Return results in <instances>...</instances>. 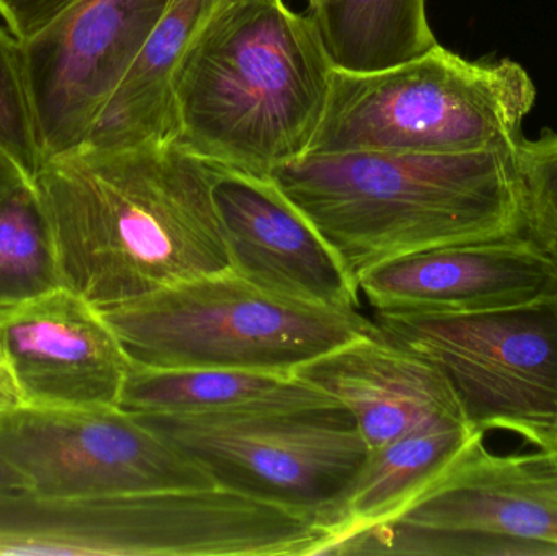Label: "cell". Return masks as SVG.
Returning <instances> with one entry per match:
<instances>
[{
    "instance_id": "1",
    "label": "cell",
    "mask_w": 557,
    "mask_h": 556,
    "mask_svg": "<svg viewBox=\"0 0 557 556\" xmlns=\"http://www.w3.org/2000/svg\"><path fill=\"white\" fill-rule=\"evenodd\" d=\"M215 176L176 140L46 157L33 186L64 286L103 310L231 270Z\"/></svg>"
},
{
    "instance_id": "2",
    "label": "cell",
    "mask_w": 557,
    "mask_h": 556,
    "mask_svg": "<svg viewBox=\"0 0 557 556\" xmlns=\"http://www.w3.org/2000/svg\"><path fill=\"white\" fill-rule=\"evenodd\" d=\"M270 178L354 281L393 258L527 231L517 147L310 153Z\"/></svg>"
},
{
    "instance_id": "3",
    "label": "cell",
    "mask_w": 557,
    "mask_h": 556,
    "mask_svg": "<svg viewBox=\"0 0 557 556\" xmlns=\"http://www.w3.org/2000/svg\"><path fill=\"white\" fill-rule=\"evenodd\" d=\"M334 69L310 12L284 0H240L176 75L175 140L208 162L270 176L307 156Z\"/></svg>"
},
{
    "instance_id": "4",
    "label": "cell",
    "mask_w": 557,
    "mask_h": 556,
    "mask_svg": "<svg viewBox=\"0 0 557 556\" xmlns=\"http://www.w3.org/2000/svg\"><path fill=\"white\" fill-rule=\"evenodd\" d=\"M536 100L529 72L434 45L379 71L334 69L310 153L474 152L517 147Z\"/></svg>"
},
{
    "instance_id": "5",
    "label": "cell",
    "mask_w": 557,
    "mask_h": 556,
    "mask_svg": "<svg viewBox=\"0 0 557 556\" xmlns=\"http://www.w3.org/2000/svg\"><path fill=\"white\" fill-rule=\"evenodd\" d=\"M131 362L153 369L294 372L379 326L359 310L288 299L234 270L100 310Z\"/></svg>"
},
{
    "instance_id": "6",
    "label": "cell",
    "mask_w": 557,
    "mask_h": 556,
    "mask_svg": "<svg viewBox=\"0 0 557 556\" xmlns=\"http://www.w3.org/2000/svg\"><path fill=\"white\" fill-rule=\"evenodd\" d=\"M389 342L447 379L471 427L553 450L557 413V293L530 306L471 313L373 312Z\"/></svg>"
},
{
    "instance_id": "7",
    "label": "cell",
    "mask_w": 557,
    "mask_h": 556,
    "mask_svg": "<svg viewBox=\"0 0 557 556\" xmlns=\"http://www.w3.org/2000/svg\"><path fill=\"white\" fill-rule=\"evenodd\" d=\"M326 555L557 556V454H494L480 437L401 515Z\"/></svg>"
},
{
    "instance_id": "8",
    "label": "cell",
    "mask_w": 557,
    "mask_h": 556,
    "mask_svg": "<svg viewBox=\"0 0 557 556\" xmlns=\"http://www.w3.org/2000/svg\"><path fill=\"white\" fill-rule=\"evenodd\" d=\"M215 485L321 518L369 456L337 404L232 415H139Z\"/></svg>"
},
{
    "instance_id": "9",
    "label": "cell",
    "mask_w": 557,
    "mask_h": 556,
    "mask_svg": "<svg viewBox=\"0 0 557 556\" xmlns=\"http://www.w3.org/2000/svg\"><path fill=\"white\" fill-rule=\"evenodd\" d=\"M0 459L26 489L59 498L215 486L139 415L121 407L3 411Z\"/></svg>"
},
{
    "instance_id": "10",
    "label": "cell",
    "mask_w": 557,
    "mask_h": 556,
    "mask_svg": "<svg viewBox=\"0 0 557 556\" xmlns=\"http://www.w3.org/2000/svg\"><path fill=\"white\" fill-rule=\"evenodd\" d=\"M169 0H75L25 46L46 157L84 146Z\"/></svg>"
},
{
    "instance_id": "11",
    "label": "cell",
    "mask_w": 557,
    "mask_h": 556,
    "mask_svg": "<svg viewBox=\"0 0 557 556\" xmlns=\"http://www.w3.org/2000/svg\"><path fill=\"white\" fill-rule=\"evenodd\" d=\"M0 356L38 408L120 407L133 366L100 310L65 286L0 307Z\"/></svg>"
},
{
    "instance_id": "12",
    "label": "cell",
    "mask_w": 557,
    "mask_h": 556,
    "mask_svg": "<svg viewBox=\"0 0 557 556\" xmlns=\"http://www.w3.org/2000/svg\"><path fill=\"white\" fill-rule=\"evenodd\" d=\"M356 284L373 312H490L555 296L557 261L525 231L393 258Z\"/></svg>"
},
{
    "instance_id": "13",
    "label": "cell",
    "mask_w": 557,
    "mask_h": 556,
    "mask_svg": "<svg viewBox=\"0 0 557 556\" xmlns=\"http://www.w3.org/2000/svg\"><path fill=\"white\" fill-rule=\"evenodd\" d=\"M214 165V198L227 238L231 270L288 299L359 310L356 281L273 180Z\"/></svg>"
},
{
    "instance_id": "14",
    "label": "cell",
    "mask_w": 557,
    "mask_h": 556,
    "mask_svg": "<svg viewBox=\"0 0 557 556\" xmlns=\"http://www.w3.org/2000/svg\"><path fill=\"white\" fill-rule=\"evenodd\" d=\"M294 374L346 408L369 449L437 418H465L438 369L382 333L352 339Z\"/></svg>"
},
{
    "instance_id": "15",
    "label": "cell",
    "mask_w": 557,
    "mask_h": 556,
    "mask_svg": "<svg viewBox=\"0 0 557 556\" xmlns=\"http://www.w3.org/2000/svg\"><path fill=\"white\" fill-rule=\"evenodd\" d=\"M237 2L240 0H169L85 144L127 147L175 140L176 75L215 20Z\"/></svg>"
},
{
    "instance_id": "16",
    "label": "cell",
    "mask_w": 557,
    "mask_h": 556,
    "mask_svg": "<svg viewBox=\"0 0 557 556\" xmlns=\"http://www.w3.org/2000/svg\"><path fill=\"white\" fill-rule=\"evenodd\" d=\"M483 431L461 417L429 421L370 449L349 489L321 515L330 542L323 554L350 535L392 521L418 499Z\"/></svg>"
},
{
    "instance_id": "17",
    "label": "cell",
    "mask_w": 557,
    "mask_h": 556,
    "mask_svg": "<svg viewBox=\"0 0 557 556\" xmlns=\"http://www.w3.org/2000/svg\"><path fill=\"white\" fill-rule=\"evenodd\" d=\"M140 493L59 498L0 485V555L143 556Z\"/></svg>"
},
{
    "instance_id": "18",
    "label": "cell",
    "mask_w": 557,
    "mask_h": 556,
    "mask_svg": "<svg viewBox=\"0 0 557 556\" xmlns=\"http://www.w3.org/2000/svg\"><path fill=\"white\" fill-rule=\"evenodd\" d=\"M294 372L245 369H153L133 365L120 407L134 415H232L331 405ZM339 405V404H337Z\"/></svg>"
},
{
    "instance_id": "19",
    "label": "cell",
    "mask_w": 557,
    "mask_h": 556,
    "mask_svg": "<svg viewBox=\"0 0 557 556\" xmlns=\"http://www.w3.org/2000/svg\"><path fill=\"white\" fill-rule=\"evenodd\" d=\"M308 12L346 71L392 67L437 45L425 0H320Z\"/></svg>"
},
{
    "instance_id": "20",
    "label": "cell",
    "mask_w": 557,
    "mask_h": 556,
    "mask_svg": "<svg viewBox=\"0 0 557 556\" xmlns=\"http://www.w3.org/2000/svg\"><path fill=\"white\" fill-rule=\"evenodd\" d=\"M64 286L33 183L0 196V307Z\"/></svg>"
},
{
    "instance_id": "21",
    "label": "cell",
    "mask_w": 557,
    "mask_h": 556,
    "mask_svg": "<svg viewBox=\"0 0 557 556\" xmlns=\"http://www.w3.org/2000/svg\"><path fill=\"white\" fill-rule=\"evenodd\" d=\"M0 150L29 180L45 160L26 71L25 46L0 26Z\"/></svg>"
},
{
    "instance_id": "22",
    "label": "cell",
    "mask_w": 557,
    "mask_h": 556,
    "mask_svg": "<svg viewBox=\"0 0 557 556\" xmlns=\"http://www.w3.org/2000/svg\"><path fill=\"white\" fill-rule=\"evenodd\" d=\"M517 165L527 206V232L540 244L557 245V133L522 137Z\"/></svg>"
},
{
    "instance_id": "23",
    "label": "cell",
    "mask_w": 557,
    "mask_h": 556,
    "mask_svg": "<svg viewBox=\"0 0 557 556\" xmlns=\"http://www.w3.org/2000/svg\"><path fill=\"white\" fill-rule=\"evenodd\" d=\"M75 0H0V18L16 38L26 41L51 25Z\"/></svg>"
},
{
    "instance_id": "24",
    "label": "cell",
    "mask_w": 557,
    "mask_h": 556,
    "mask_svg": "<svg viewBox=\"0 0 557 556\" xmlns=\"http://www.w3.org/2000/svg\"><path fill=\"white\" fill-rule=\"evenodd\" d=\"M25 404L18 382L5 359L0 356V413L22 407Z\"/></svg>"
},
{
    "instance_id": "25",
    "label": "cell",
    "mask_w": 557,
    "mask_h": 556,
    "mask_svg": "<svg viewBox=\"0 0 557 556\" xmlns=\"http://www.w3.org/2000/svg\"><path fill=\"white\" fill-rule=\"evenodd\" d=\"M33 183L18 165L0 150V196L20 188V186Z\"/></svg>"
},
{
    "instance_id": "26",
    "label": "cell",
    "mask_w": 557,
    "mask_h": 556,
    "mask_svg": "<svg viewBox=\"0 0 557 556\" xmlns=\"http://www.w3.org/2000/svg\"><path fill=\"white\" fill-rule=\"evenodd\" d=\"M0 485L25 486L23 485L22 479L16 475L15 470L7 466L2 459H0Z\"/></svg>"
},
{
    "instance_id": "27",
    "label": "cell",
    "mask_w": 557,
    "mask_h": 556,
    "mask_svg": "<svg viewBox=\"0 0 557 556\" xmlns=\"http://www.w3.org/2000/svg\"><path fill=\"white\" fill-rule=\"evenodd\" d=\"M543 247H545L546 250H548L549 254H552L553 257H555V260L557 261V245H543ZM553 453L557 454V413H556V428H555V446H553Z\"/></svg>"
},
{
    "instance_id": "28",
    "label": "cell",
    "mask_w": 557,
    "mask_h": 556,
    "mask_svg": "<svg viewBox=\"0 0 557 556\" xmlns=\"http://www.w3.org/2000/svg\"><path fill=\"white\" fill-rule=\"evenodd\" d=\"M307 2H308V10H310V9H313V7H317L318 2H320V0H307Z\"/></svg>"
}]
</instances>
